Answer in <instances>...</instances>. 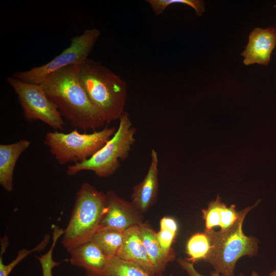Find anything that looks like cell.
<instances>
[{
	"instance_id": "obj_1",
	"label": "cell",
	"mask_w": 276,
	"mask_h": 276,
	"mask_svg": "<svg viewBox=\"0 0 276 276\" xmlns=\"http://www.w3.org/2000/svg\"><path fill=\"white\" fill-rule=\"evenodd\" d=\"M77 65L52 73L40 84L61 115L72 126L84 130L95 129L105 123L78 80Z\"/></svg>"
},
{
	"instance_id": "obj_2",
	"label": "cell",
	"mask_w": 276,
	"mask_h": 276,
	"mask_svg": "<svg viewBox=\"0 0 276 276\" xmlns=\"http://www.w3.org/2000/svg\"><path fill=\"white\" fill-rule=\"evenodd\" d=\"M78 80L105 124L119 119L125 112L127 84L98 61L87 58L77 65Z\"/></svg>"
},
{
	"instance_id": "obj_3",
	"label": "cell",
	"mask_w": 276,
	"mask_h": 276,
	"mask_svg": "<svg viewBox=\"0 0 276 276\" xmlns=\"http://www.w3.org/2000/svg\"><path fill=\"white\" fill-rule=\"evenodd\" d=\"M258 202L239 211L237 220L229 228L219 231L205 229L211 246L204 261L222 276H234L236 263L240 258L244 256L252 257L258 254V240L246 236L242 225L247 213Z\"/></svg>"
},
{
	"instance_id": "obj_4",
	"label": "cell",
	"mask_w": 276,
	"mask_h": 276,
	"mask_svg": "<svg viewBox=\"0 0 276 276\" xmlns=\"http://www.w3.org/2000/svg\"><path fill=\"white\" fill-rule=\"evenodd\" d=\"M106 205V195L87 182L82 184L62 235L61 243L66 249L90 240L99 228Z\"/></svg>"
},
{
	"instance_id": "obj_5",
	"label": "cell",
	"mask_w": 276,
	"mask_h": 276,
	"mask_svg": "<svg viewBox=\"0 0 276 276\" xmlns=\"http://www.w3.org/2000/svg\"><path fill=\"white\" fill-rule=\"evenodd\" d=\"M135 132L136 128L125 111L119 119V127L112 137L88 159L68 166L67 175H74L81 171L89 170L100 177L111 175L120 167V160L128 156L135 141Z\"/></svg>"
},
{
	"instance_id": "obj_6",
	"label": "cell",
	"mask_w": 276,
	"mask_h": 276,
	"mask_svg": "<svg viewBox=\"0 0 276 276\" xmlns=\"http://www.w3.org/2000/svg\"><path fill=\"white\" fill-rule=\"evenodd\" d=\"M116 131L114 127H106L91 133H81L77 128L65 133L58 131L46 133L43 143L58 163H81L99 151Z\"/></svg>"
},
{
	"instance_id": "obj_7",
	"label": "cell",
	"mask_w": 276,
	"mask_h": 276,
	"mask_svg": "<svg viewBox=\"0 0 276 276\" xmlns=\"http://www.w3.org/2000/svg\"><path fill=\"white\" fill-rule=\"evenodd\" d=\"M100 34L96 28L85 30L81 35L73 37L70 45L49 62L27 71L15 72L12 76L26 82L40 84L52 73L80 64L88 58Z\"/></svg>"
},
{
	"instance_id": "obj_8",
	"label": "cell",
	"mask_w": 276,
	"mask_h": 276,
	"mask_svg": "<svg viewBox=\"0 0 276 276\" xmlns=\"http://www.w3.org/2000/svg\"><path fill=\"white\" fill-rule=\"evenodd\" d=\"M7 81L17 95L27 121L38 120L54 129H64L65 123L62 116L41 84L26 82L12 76Z\"/></svg>"
},
{
	"instance_id": "obj_9",
	"label": "cell",
	"mask_w": 276,
	"mask_h": 276,
	"mask_svg": "<svg viewBox=\"0 0 276 276\" xmlns=\"http://www.w3.org/2000/svg\"><path fill=\"white\" fill-rule=\"evenodd\" d=\"M106 196V210L99 228H111L124 232L142 223L141 212L132 203L119 197L112 191H108Z\"/></svg>"
},
{
	"instance_id": "obj_10",
	"label": "cell",
	"mask_w": 276,
	"mask_h": 276,
	"mask_svg": "<svg viewBox=\"0 0 276 276\" xmlns=\"http://www.w3.org/2000/svg\"><path fill=\"white\" fill-rule=\"evenodd\" d=\"M276 47V28H255L249 34L248 42L241 55L245 65L259 64L267 66Z\"/></svg>"
},
{
	"instance_id": "obj_11",
	"label": "cell",
	"mask_w": 276,
	"mask_h": 276,
	"mask_svg": "<svg viewBox=\"0 0 276 276\" xmlns=\"http://www.w3.org/2000/svg\"><path fill=\"white\" fill-rule=\"evenodd\" d=\"M70 262L85 270V276H104L109 257L90 241L67 249Z\"/></svg>"
},
{
	"instance_id": "obj_12",
	"label": "cell",
	"mask_w": 276,
	"mask_h": 276,
	"mask_svg": "<svg viewBox=\"0 0 276 276\" xmlns=\"http://www.w3.org/2000/svg\"><path fill=\"white\" fill-rule=\"evenodd\" d=\"M116 256L134 263L152 276L157 275L142 241L139 225L123 232V242Z\"/></svg>"
},
{
	"instance_id": "obj_13",
	"label": "cell",
	"mask_w": 276,
	"mask_h": 276,
	"mask_svg": "<svg viewBox=\"0 0 276 276\" xmlns=\"http://www.w3.org/2000/svg\"><path fill=\"white\" fill-rule=\"evenodd\" d=\"M151 160L144 179L133 189V205L141 212H145L154 202L158 190V158L156 151L152 149Z\"/></svg>"
},
{
	"instance_id": "obj_14",
	"label": "cell",
	"mask_w": 276,
	"mask_h": 276,
	"mask_svg": "<svg viewBox=\"0 0 276 276\" xmlns=\"http://www.w3.org/2000/svg\"><path fill=\"white\" fill-rule=\"evenodd\" d=\"M30 144L29 141L21 139L12 144L0 145V184L7 192L13 190L16 163Z\"/></svg>"
},
{
	"instance_id": "obj_15",
	"label": "cell",
	"mask_w": 276,
	"mask_h": 276,
	"mask_svg": "<svg viewBox=\"0 0 276 276\" xmlns=\"http://www.w3.org/2000/svg\"><path fill=\"white\" fill-rule=\"evenodd\" d=\"M141 236L149 258L157 274H161L167 264L173 259L166 256L158 243L155 233L146 224L139 225Z\"/></svg>"
},
{
	"instance_id": "obj_16",
	"label": "cell",
	"mask_w": 276,
	"mask_h": 276,
	"mask_svg": "<svg viewBox=\"0 0 276 276\" xmlns=\"http://www.w3.org/2000/svg\"><path fill=\"white\" fill-rule=\"evenodd\" d=\"M123 232L111 228H98L90 240L107 257L116 256L123 240Z\"/></svg>"
},
{
	"instance_id": "obj_17",
	"label": "cell",
	"mask_w": 276,
	"mask_h": 276,
	"mask_svg": "<svg viewBox=\"0 0 276 276\" xmlns=\"http://www.w3.org/2000/svg\"><path fill=\"white\" fill-rule=\"evenodd\" d=\"M104 276H152L138 265L117 256L109 258ZM155 276H163L157 274Z\"/></svg>"
},
{
	"instance_id": "obj_18",
	"label": "cell",
	"mask_w": 276,
	"mask_h": 276,
	"mask_svg": "<svg viewBox=\"0 0 276 276\" xmlns=\"http://www.w3.org/2000/svg\"><path fill=\"white\" fill-rule=\"evenodd\" d=\"M50 240V236L47 235L43 240L35 248L29 250L23 249L19 250L15 259L8 264L5 265L3 261V254L5 252L9 244V240L7 236L1 239L0 255V276H8L14 267L24 258L32 252L43 250Z\"/></svg>"
},
{
	"instance_id": "obj_19",
	"label": "cell",
	"mask_w": 276,
	"mask_h": 276,
	"mask_svg": "<svg viewBox=\"0 0 276 276\" xmlns=\"http://www.w3.org/2000/svg\"><path fill=\"white\" fill-rule=\"evenodd\" d=\"M210 239L204 233H198L191 237L187 244V253L189 258L187 259L193 263L200 260H204L210 248Z\"/></svg>"
},
{
	"instance_id": "obj_20",
	"label": "cell",
	"mask_w": 276,
	"mask_h": 276,
	"mask_svg": "<svg viewBox=\"0 0 276 276\" xmlns=\"http://www.w3.org/2000/svg\"><path fill=\"white\" fill-rule=\"evenodd\" d=\"M155 15H158L164 12L170 5L182 4L193 8L196 15L201 16L204 12V2L201 0H147Z\"/></svg>"
},
{
	"instance_id": "obj_21",
	"label": "cell",
	"mask_w": 276,
	"mask_h": 276,
	"mask_svg": "<svg viewBox=\"0 0 276 276\" xmlns=\"http://www.w3.org/2000/svg\"><path fill=\"white\" fill-rule=\"evenodd\" d=\"M224 205L218 196L215 200L209 203L207 209L202 210L205 229L210 230L215 226H220Z\"/></svg>"
},
{
	"instance_id": "obj_22",
	"label": "cell",
	"mask_w": 276,
	"mask_h": 276,
	"mask_svg": "<svg viewBox=\"0 0 276 276\" xmlns=\"http://www.w3.org/2000/svg\"><path fill=\"white\" fill-rule=\"evenodd\" d=\"M175 233L172 232L160 229L156 233V237L160 246L164 254L174 259V254L172 251L171 245L175 237Z\"/></svg>"
},
{
	"instance_id": "obj_23",
	"label": "cell",
	"mask_w": 276,
	"mask_h": 276,
	"mask_svg": "<svg viewBox=\"0 0 276 276\" xmlns=\"http://www.w3.org/2000/svg\"><path fill=\"white\" fill-rule=\"evenodd\" d=\"M37 258L41 265L42 276H52L53 268L60 264L53 260V254L51 252H48Z\"/></svg>"
},
{
	"instance_id": "obj_24",
	"label": "cell",
	"mask_w": 276,
	"mask_h": 276,
	"mask_svg": "<svg viewBox=\"0 0 276 276\" xmlns=\"http://www.w3.org/2000/svg\"><path fill=\"white\" fill-rule=\"evenodd\" d=\"M177 262L180 267L184 270L188 276H205L200 274L194 267L193 263L186 259H178ZM210 276H222L218 272L213 271Z\"/></svg>"
},
{
	"instance_id": "obj_25",
	"label": "cell",
	"mask_w": 276,
	"mask_h": 276,
	"mask_svg": "<svg viewBox=\"0 0 276 276\" xmlns=\"http://www.w3.org/2000/svg\"><path fill=\"white\" fill-rule=\"evenodd\" d=\"M160 229L167 230L176 234L178 226L176 221L171 217H164L160 221Z\"/></svg>"
},
{
	"instance_id": "obj_26",
	"label": "cell",
	"mask_w": 276,
	"mask_h": 276,
	"mask_svg": "<svg viewBox=\"0 0 276 276\" xmlns=\"http://www.w3.org/2000/svg\"><path fill=\"white\" fill-rule=\"evenodd\" d=\"M239 276H248V275H246L243 274L242 273H240L239 274ZM249 276H260V275L256 271H253L251 272V273L250 274V275H249Z\"/></svg>"
},
{
	"instance_id": "obj_27",
	"label": "cell",
	"mask_w": 276,
	"mask_h": 276,
	"mask_svg": "<svg viewBox=\"0 0 276 276\" xmlns=\"http://www.w3.org/2000/svg\"><path fill=\"white\" fill-rule=\"evenodd\" d=\"M269 276H276V269L272 271L270 274Z\"/></svg>"
}]
</instances>
